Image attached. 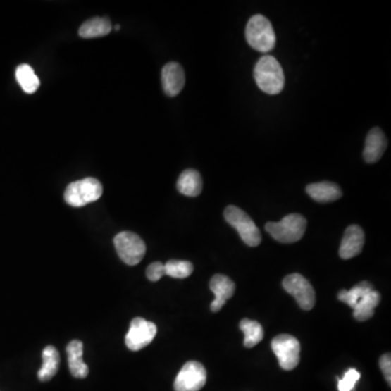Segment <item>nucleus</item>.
<instances>
[{
	"label": "nucleus",
	"instance_id": "7",
	"mask_svg": "<svg viewBox=\"0 0 391 391\" xmlns=\"http://www.w3.org/2000/svg\"><path fill=\"white\" fill-rule=\"evenodd\" d=\"M272 349L278 356L280 368L285 371H292L300 362V342L292 335H278L272 340Z\"/></svg>",
	"mask_w": 391,
	"mask_h": 391
},
{
	"label": "nucleus",
	"instance_id": "2",
	"mask_svg": "<svg viewBox=\"0 0 391 391\" xmlns=\"http://www.w3.org/2000/svg\"><path fill=\"white\" fill-rule=\"evenodd\" d=\"M247 43L259 52H270L275 47L276 35L272 24L266 17L256 15L246 26Z\"/></svg>",
	"mask_w": 391,
	"mask_h": 391
},
{
	"label": "nucleus",
	"instance_id": "8",
	"mask_svg": "<svg viewBox=\"0 0 391 391\" xmlns=\"http://www.w3.org/2000/svg\"><path fill=\"white\" fill-rule=\"evenodd\" d=\"M206 383V371L201 363L190 361L182 366L174 382L175 391H199Z\"/></svg>",
	"mask_w": 391,
	"mask_h": 391
},
{
	"label": "nucleus",
	"instance_id": "19",
	"mask_svg": "<svg viewBox=\"0 0 391 391\" xmlns=\"http://www.w3.org/2000/svg\"><path fill=\"white\" fill-rule=\"evenodd\" d=\"M111 30V22L107 18H93L80 27L78 35L83 38L101 37L108 35Z\"/></svg>",
	"mask_w": 391,
	"mask_h": 391
},
{
	"label": "nucleus",
	"instance_id": "28",
	"mask_svg": "<svg viewBox=\"0 0 391 391\" xmlns=\"http://www.w3.org/2000/svg\"><path fill=\"white\" fill-rule=\"evenodd\" d=\"M116 31H119V30H120V25H116Z\"/></svg>",
	"mask_w": 391,
	"mask_h": 391
},
{
	"label": "nucleus",
	"instance_id": "11",
	"mask_svg": "<svg viewBox=\"0 0 391 391\" xmlns=\"http://www.w3.org/2000/svg\"><path fill=\"white\" fill-rule=\"evenodd\" d=\"M162 87L168 97H175L185 86V73L180 64L170 62L162 69Z\"/></svg>",
	"mask_w": 391,
	"mask_h": 391
},
{
	"label": "nucleus",
	"instance_id": "21",
	"mask_svg": "<svg viewBox=\"0 0 391 391\" xmlns=\"http://www.w3.org/2000/svg\"><path fill=\"white\" fill-rule=\"evenodd\" d=\"M15 77L26 94H34L39 88V78L29 64H21L17 68Z\"/></svg>",
	"mask_w": 391,
	"mask_h": 391
},
{
	"label": "nucleus",
	"instance_id": "22",
	"mask_svg": "<svg viewBox=\"0 0 391 391\" xmlns=\"http://www.w3.org/2000/svg\"><path fill=\"white\" fill-rule=\"evenodd\" d=\"M372 290H374V288H373V285L370 282L359 283L350 290H342L339 292V302H344V304H348L350 308L354 309L361 299Z\"/></svg>",
	"mask_w": 391,
	"mask_h": 391
},
{
	"label": "nucleus",
	"instance_id": "1",
	"mask_svg": "<svg viewBox=\"0 0 391 391\" xmlns=\"http://www.w3.org/2000/svg\"><path fill=\"white\" fill-rule=\"evenodd\" d=\"M254 76L259 88L268 95H278L284 89V71L280 62L273 56L266 55L259 59Z\"/></svg>",
	"mask_w": 391,
	"mask_h": 391
},
{
	"label": "nucleus",
	"instance_id": "16",
	"mask_svg": "<svg viewBox=\"0 0 391 391\" xmlns=\"http://www.w3.org/2000/svg\"><path fill=\"white\" fill-rule=\"evenodd\" d=\"M306 192L313 200L318 202H332L340 199L342 190L332 182H314L306 186Z\"/></svg>",
	"mask_w": 391,
	"mask_h": 391
},
{
	"label": "nucleus",
	"instance_id": "23",
	"mask_svg": "<svg viewBox=\"0 0 391 391\" xmlns=\"http://www.w3.org/2000/svg\"><path fill=\"white\" fill-rule=\"evenodd\" d=\"M240 326L244 335V345L247 348H252L263 339V328L261 326L260 323L249 318H244L240 322Z\"/></svg>",
	"mask_w": 391,
	"mask_h": 391
},
{
	"label": "nucleus",
	"instance_id": "14",
	"mask_svg": "<svg viewBox=\"0 0 391 391\" xmlns=\"http://www.w3.org/2000/svg\"><path fill=\"white\" fill-rule=\"evenodd\" d=\"M387 146H388V142H387L384 132L380 128H374L370 130V133L368 134V137L365 140L363 158L368 163L380 161Z\"/></svg>",
	"mask_w": 391,
	"mask_h": 391
},
{
	"label": "nucleus",
	"instance_id": "13",
	"mask_svg": "<svg viewBox=\"0 0 391 391\" xmlns=\"http://www.w3.org/2000/svg\"><path fill=\"white\" fill-rule=\"evenodd\" d=\"M210 290L216 296L211 304V311L218 312L234 294L235 283L228 276L216 274L210 280Z\"/></svg>",
	"mask_w": 391,
	"mask_h": 391
},
{
	"label": "nucleus",
	"instance_id": "26",
	"mask_svg": "<svg viewBox=\"0 0 391 391\" xmlns=\"http://www.w3.org/2000/svg\"><path fill=\"white\" fill-rule=\"evenodd\" d=\"M146 275L147 278L151 282H158V280H161L164 275H166V268H164V264L161 262H154V263L150 264L146 271Z\"/></svg>",
	"mask_w": 391,
	"mask_h": 391
},
{
	"label": "nucleus",
	"instance_id": "12",
	"mask_svg": "<svg viewBox=\"0 0 391 391\" xmlns=\"http://www.w3.org/2000/svg\"><path fill=\"white\" fill-rule=\"evenodd\" d=\"M365 236L362 228L358 225H351L345 232L342 244L339 248V256L344 260L354 258L362 252Z\"/></svg>",
	"mask_w": 391,
	"mask_h": 391
},
{
	"label": "nucleus",
	"instance_id": "20",
	"mask_svg": "<svg viewBox=\"0 0 391 391\" xmlns=\"http://www.w3.org/2000/svg\"><path fill=\"white\" fill-rule=\"evenodd\" d=\"M380 292L372 290L368 294H365L354 308V318L360 322L370 320L374 316L375 309L380 304Z\"/></svg>",
	"mask_w": 391,
	"mask_h": 391
},
{
	"label": "nucleus",
	"instance_id": "18",
	"mask_svg": "<svg viewBox=\"0 0 391 391\" xmlns=\"http://www.w3.org/2000/svg\"><path fill=\"white\" fill-rule=\"evenodd\" d=\"M60 356L57 349L54 346H47L43 350V365L38 371V380L48 382L55 376L59 370Z\"/></svg>",
	"mask_w": 391,
	"mask_h": 391
},
{
	"label": "nucleus",
	"instance_id": "9",
	"mask_svg": "<svg viewBox=\"0 0 391 391\" xmlns=\"http://www.w3.org/2000/svg\"><path fill=\"white\" fill-rule=\"evenodd\" d=\"M283 287L288 294L294 296L300 308L309 311L316 304V292L306 278L298 273L286 276L283 280Z\"/></svg>",
	"mask_w": 391,
	"mask_h": 391
},
{
	"label": "nucleus",
	"instance_id": "4",
	"mask_svg": "<svg viewBox=\"0 0 391 391\" xmlns=\"http://www.w3.org/2000/svg\"><path fill=\"white\" fill-rule=\"evenodd\" d=\"M102 185L94 178H86L71 182L64 192V200L69 206L80 208L97 201L102 194Z\"/></svg>",
	"mask_w": 391,
	"mask_h": 391
},
{
	"label": "nucleus",
	"instance_id": "27",
	"mask_svg": "<svg viewBox=\"0 0 391 391\" xmlns=\"http://www.w3.org/2000/svg\"><path fill=\"white\" fill-rule=\"evenodd\" d=\"M380 366L382 368L383 373H384L385 378H386L387 383H388L389 386L391 385V356L390 354H386L380 358Z\"/></svg>",
	"mask_w": 391,
	"mask_h": 391
},
{
	"label": "nucleus",
	"instance_id": "25",
	"mask_svg": "<svg viewBox=\"0 0 391 391\" xmlns=\"http://www.w3.org/2000/svg\"><path fill=\"white\" fill-rule=\"evenodd\" d=\"M361 374L356 368H350L345 373L344 377L338 382L339 391H352L358 380H360Z\"/></svg>",
	"mask_w": 391,
	"mask_h": 391
},
{
	"label": "nucleus",
	"instance_id": "24",
	"mask_svg": "<svg viewBox=\"0 0 391 391\" xmlns=\"http://www.w3.org/2000/svg\"><path fill=\"white\" fill-rule=\"evenodd\" d=\"M166 275L173 278H186L192 275L194 266L188 261L171 260L164 264Z\"/></svg>",
	"mask_w": 391,
	"mask_h": 391
},
{
	"label": "nucleus",
	"instance_id": "17",
	"mask_svg": "<svg viewBox=\"0 0 391 391\" xmlns=\"http://www.w3.org/2000/svg\"><path fill=\"white\" fill-rule=\"evenodd\" d=\"M202 178L199 172L188 168L180 174L178 180V190L187 197H197L202 192Z\"/></svg>",
	"mask_w": 391,
	"mask_h": 391
},
{
	"label": "nucleus",
	"instance_id": "5",
	"mask_svg": "<svg viewBox=\"0 0 391 391\" xmlns=\"http://www.w3.org/2000/svg\"><path fill=\"white\" fill-rule=\"evenodd\" d=\"M224 218L230 225L237 230L244 244L256 247L261 244L262 236L254 221L248 214L235 206H228L224 211Z\"/></svg>",
	"mask_w": 391,
	"mask_h": 391
},
{
	"label": "nucleus",
	"instance_id": "3",
	"mask_svg": "<svg viewBox=\"0 0 391 391\" xmlns=\"http://www.w3.org/2000/svg\"><path fill=\"white\" fill-rule=\"evenodd\" d=\"M266 230L278 242L292 244L304 237L306 220L300 214L292 213L285 216L280 222H268Z\"/></svg>",
	"mask_w": 391,
	"mask_h": 391
},
{
	"label": "nucleus",
	"instance_id": "15",
	"mask_svg": "<svg viewBox=\"0 0 391 391\" xmlns=\"http://www.w3.org/2000/svg\"><path fill=\"white\" fill-rule=\"evenodd\" d=\"M67 354L70 373L75 378H85L89 373V368L83 361V342L72 340L68 345Z\"/></svg>",
	"mask_w": 391,
	"mask_h": 391
},
{
	"label": "nucleus",
	"instance_id": "10",
	"mask_svg": "<svg viewBox=\"0 0 391 391\" xmlns=\"http://www.w3.org/2000/svg\"><path fill=\"white\" fill-rule=\"evenodd\" d=\"M156 335L154 323L145 318H135L130 322V330L125 337V344L130 350L139 351L147 347Z\"/></svg>",
	"mask_w": 391,
	"mask_h": 391
},
{
	"label": "nucleus",
	"instance_id": "6",
	"mask_svg": "<svg viewBox=\"0 0 391 391\" xmlns=\"http://www.w3.org/2000/svg\"><path fill=\"white\" fill-rule=\"evenodd\" d=\"M113 242L116 252L128 266H137L145 256V242L135 232H119L114 237Z\"/></svg>",
	"mask_w": 391,
	"mask_h": 391
}]
</instances>
